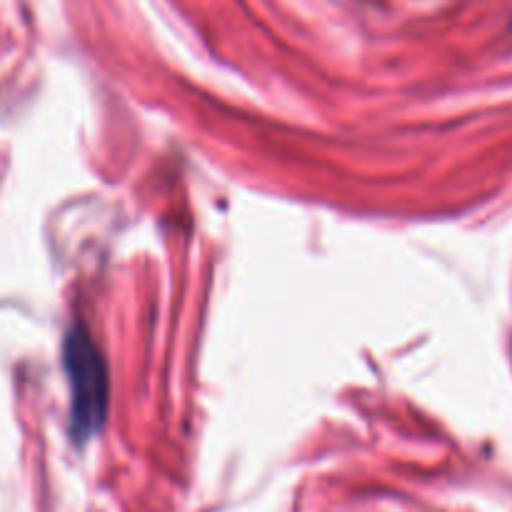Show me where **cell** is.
Wrapping results in <instances>:
<instances>
[{
  "label": "cell",
  "instance_id": "1",
  "mask_svg": "<svg viewBox=\"0 0 512 512\" xmlns=\"http://www.w3.org/2000/svg\"><path fill=\"white\" fill-rule=\"evenodd\" d=\"M63 365L70 388V433L85 443L103 428L108 413V370L98 345L80 325L65 335Z\"/></svg>",
  "mask_w": 512,
  "mask_h": 512
}]
</instances>
